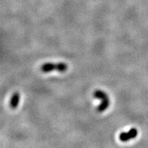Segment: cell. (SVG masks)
<instances>
[{"label": "cell", "mask_w": 148, "mask_h": 148, "mask_svg": "<svg viewBox=\"0 0 148 148\" xmlns=\"http://www.w3.org/2000/svg\"><path fill=\"white\" fill-rule=\"evenodd\" d=\"M20 101V95L18 92H14L10 98V106L11 108L15 109L18 107Z\"/></svg>", "instance_id": "cell-4"}, {"label": "cell", "mask_w": 148, "mask_h": 148, "mask_svg": "<svg viewBox=\"0 0 148 148\" xmlns=\"http://www.w3.org/2000/svg\"><path fill=\"white\" fill-rule=\"evenodd\" d=\"M93 96L94 97L96 98V99H100L101 101V103L97 108V110L98 112H103V111H105L108 108L109 105H110V99H109L108 96L106 94V92L103 91V90H96L95 91L93 92Z\"/></svg>", "instance_id": "cell-1"}, {"label": "cell", "mask_w": 148, "mask_h": 148, "mask_svg": "<svg viewBox=\"0 0 148 148\" xmlns=\"http://www.w3.org/2000/svg\"><path fill=\"white\" fill-rule=\"evenodd\" d=\"M68 69V65L64 62H58V63H53V62H46L42 64L40 66V70L43 73H49L52 71H58L61 73H64Z\"/></svg>", "instance_id": "cell-2"}, {"label": "cell", "mask_w": 148, "mask_h": 148, "mask_svg": "<svg viewBox=\"0 0 148 148\" xmlns=\"http://www.w3.org/2000/svg\"><path fill=\"white\" fill-rule=\"evenodd\" d=\"M138 130L134 127L131 128L127 132H121L119 134V140L122 142H127L131 139H134L137 136Z\"/></svg>", "instance_id": "cell-3"}]
</instances>
